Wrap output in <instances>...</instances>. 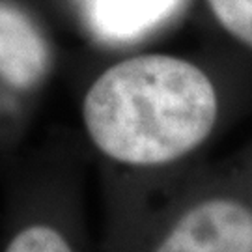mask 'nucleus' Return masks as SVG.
Returning a JSON list of instances; mask_svg holds the SVG:
<instances>
[{
	"label": "nucleus",
	"mask_w": 252,
	"mask_h": 252,
	"mask_svg": "<svg viewBox=\"0 0 252 252\" xmlns=\"http://www.w3.org/2000/svg\"><path fill=\"white\" fill-rule=\"evenodd\" d=\"M219 99L198 65L168 54L129 58L103 71L82 103L94 146L129 166H161L211 135Z\"/></svg>",
	"instance_id": "f257e3e1"
},
{
	"label": "nucleus",
	"mask_w": 252,
	"mask_h": 252,
	"mask_svg": "<svg viewBox=\"0 0 252 252\" xmlns=\"http://www.w3.org/2000/svg\"><path fill=\"white\" fill-rule=\"evenodd\" d=\"M153 252H252V209L234 198L198 202Z\"/></svg>",
	"instance_id": "f03ea898"
},
{
	"label": "nucleus",
	"mask_w": 252,
	"mask_h": 252,
	"mask_svg": "<svg viewBox=\"0 0 252 252\" xmlns=\"http://www.w3.org/2000/svg\"><path fill=\"white\" fill-rule=\"evenodd\" d=\"M53 65L49 39L25 9L0 0V86L11 95L37 90Z\"/></svg>",
	"instance_id": "7ed1b4c3"
},
{
	"label": "nucleus",
	"mask_w": 252,
	"mask_h": 252,
	"mask_svg": "<svg viewBox=\"0 0 252 252\" xmlns=\"http://www.w3.org/2000/svg\"><path fill=\"white\" fill-rule=\"evenodd\" d=\"M178 0H81L90 27L105 39H129L168 17Z\"/></svg>",
	"instance_id": "20e7f679"
},
{
	"label": "nucleus",
	"mask_w": 252,
	"mask_h": 252,
	"mask_svg": "<svg viewBox=\"0 0 252 252\" xmlns=\"http://www.w3.org/2000/svg\"><path fill=\"white\" fill-rule=\"evenodd\" d=\"M27 213L13 222L2 252H77L54 222L34 215V209Z\"/></svg>",
	"instance_id": "39448f33"
},
{
	"label": "nucleus",
	"mask_w": 252,
	"mask_h": 252,
	"mask_svg": "<svg viewBox=\"0 0 252 252\" xmlns=\"http://www.w3.org/2000/svg\"><path fill=\"white\" fill-rule=\"evenodd\" d=\"M217 21L243 45L252 49V0H207Z\"/></svg>",
	"instance_id": "423d86ee"
}]
</instances>
